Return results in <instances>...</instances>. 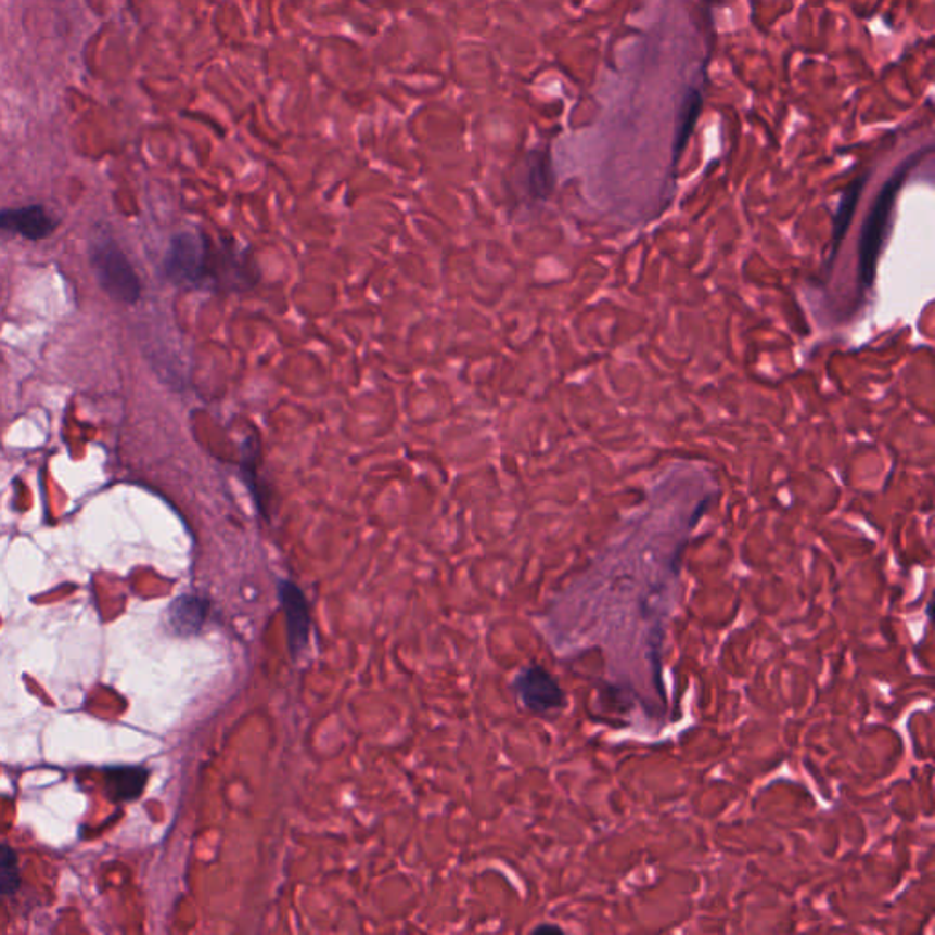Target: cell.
Wrapping results in <instances>:
<instances>
[{
	"label": "cell",
	"instance_id": "10",
	"mask_svg": "<svg viewBox=\"0 0 935 935\" xmlns=\"http://www.w3.org/2000/svg\"><path fill=\"white\" fill-rule=\"evenodd\" d=\"M149 773L141 768H114L106 773V785L116 800H132L141 795Z\"/></svg>",
	"mask_w": 935,
	"mask_h": 935
},
{
	"label": "cell",
	"instance_id": "6",
	"mask_svg": "<svg viewBox=\"0 0 935 935\" xmlns=\"http://www.w3.org/2000/svg\"><path fill=\"white\" fill-rule=\"evenodd\" d=\"M57 229V220L42 205L0 210V231L12 232L26 240H44Z\"/></svg>",
	"mask_w": 935,
	"mask_h": 935
},
{
	"label": "cell",
	"instance_id": "12",
	"mask_svg": "<svg viewBox=\"0 0 935 935\" xmlns=\"http://www.w3.org/2000/svg\"><path fill=\"white\" fill-rule=\"evenodd\" d=\"M21 878H18L17 854L4 844H0V894H13L17 892Z\"/></svg>",
	"mask_w": 935,
	"mask_h": 935
},
{
	"label": "cell",
	"instance_id": "9",
	"mask_svg": "<svg viewBox=\"0 0 935 935\" xmlns=\"http://www.w3.org/2000/svg\"><path fill=\"white\" fill-rule=\"evenodd\" d=\"M526 187L531 196L543 200L554 187V170L547 152H531L526 162Z\"/></svg>",
	"mask_w": 935,
	"mask_h": 935
},
{
	"label": "cell",
	"instance_id": "5",
	"mask_svg": "<svg viewBox=\"0 0 935 935\" xmlns=\"http://www.w3.org/2000/svg\"><path fill=\"white\" fill-rule=\"evenodd\" d=\"M280 600H282L285 619H287V640H290L291 654L298 656L309 643V632H311L309 605H307L304 592L291 581H282L280 585Z\"/></svg>",
	"mask_w": 935,
	"mask_h": 935
},
{
	"label": "cell",
	"instance_id": "2",
	"mask_svg": "<svg viewBox=\"0 0 935 935\" xmlns=\"http://www.w3.org/2000/svg\"><path fill=\"white\" fill-rule=\"evenodd\" d=\"M229 256V255H227ZM226 255H216L203 238L183 232L174 238L168 248L165 271L178 285H200L205 280L227 283L231 274L240 278L236 264H229Z\"/></svg>",
	"mask_w": 935,
	"mask_h": 935
},
{
	"label": "cell",
	"instance_id": "3",
	"mask_svg": "<svg viewBox=\"0 0 935 935\" xmlns=\"http://www.w3.org/2000/svg\"><path fill=\"white\" fill-rule=\"evenodd\" d=\"M90 264L98 282L112 300L133 304L141 296V282L133 271L127 255L116 240L106 234L93 240L90 245Z\"/></svg>",
	"mask_w": 935,
	"mask_h": 935
},
{
	"label": "cell",
	"instance_id": "4",
	"mask_svg": "<svg viewBox=\"0 0 935 935\" xmlns=\"http://www.w3.org/2000/svg\"><path fill=\"white\" fill-rule=\"evenodd\" d=\"M515 691L526 709L536 715H549L566 705V696L560 683L541 665H530L521 670L515 680Z\"/></svg>",
	"mask_w": 935,
	"mask_h": 935
},
{
	"label": "cell",
	"instance_id": "8",
	"mask_svg": "<svg viewBox=\"0 0 935 935\" xmlns=\"http://www.w3.org/2000/svg\"><path fill=\"white\" fill-rule=\"evenodd\" d=\"M868 176L864 174L862 178L855 179L854 183L846 189L843 197H841V203H838L837 213H835V220H833V238H832V251H830V261L835 260V255L838 253V247H841V243H843L844 236H846V231L849 229V223L854 220L855 208H857V203H859L860 191L864 189V183H867Z\"/></svg>",
	"mask_w": 935,
	"mask_h": 935
},
{
	"label": "cell",
	"instance_id": "1",
	"mask_svg": "<svg viewBox=\"0 0 935 935\" xmlns=\"http://www.w3.org/2000/svg\"><path fill=\"white\" fill-rule=\"evenodd\" d=\"M928 151L930 149L915 152L912 157H908L907 162L902 163L901 167L895 170L894 176L884 183L879 196L873 202L872 208H870L859 240V266H857L859 295H867L868 291L872 290L873 280H875V267H878L884 238L888 232L889 216H892L895 202H897V194L901 191L902 183L907 181L908 174L912 172V168L918 165L919 159H923L924 154Z\"/></svg>",
	"mask_w": 935,
	"mask_h": 935
},
{
	"label": "cell",
	"instance_id": "11",
	"mask_svg": "<svg viewBox=\"0 0 935 935\" xmlns=\"http://www.w3.org/2000/svg\"><path fill=\"white\" fill-rule=\"evenodd\" d=\"M700 111H702V93L700 90H691L688 98L681 104L680 119H678V130H676L675 141V163L680 159L681 152L688 145L691 132H693L696 119H699Z\"/></svg>",
	"mask_w": 935,
	"mask_h": 935
},
{
	"label": "cell",
	"instance_id": "7",
	"mask_svg": "<svg viewBox=\"0 0 935 935\" xmlns=\"http://www.w3.org/2000/svg\"><path fill=\"white\" fill-rule=\"evenodd\" d=\"M208 614V601L197 595H181L174 601L168 611V622L174 632L179 636H192L200 632Z\"/></svg>",
	"mask_w": 935,
	"mask_h": 935
}]
</instances>
